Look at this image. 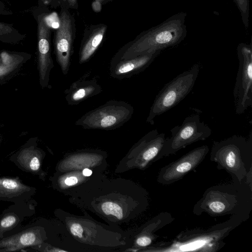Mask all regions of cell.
Segmentation results:
<instances>
[{
    "instance_id": "1",
    "label": "cell",
    "mask_w": 252,
    "mask_h": 252,
    "mask_svg": "<svg viewBox=\"0 0 252 252\" xmlns=\"http://www.w3.org/2000/svg\"><path fill=\"white\" fill-rule=\"evenodd\" d=\"M186 17V12H178L159 24L141 32L117 52L110 63L144 54L161 51L179 44L187 35Z\"/></svg>"
},
{
    "instance_id": "2",
    "label": "cell",
    "mask_w": 252,
    "mask_h": 252,
    "mask_svg": "<svg viewBox=\"0 0 252 252\" xmlns=\"http://www.w3.org/2000/svg\"><path fill=\"white\" fill-rule=\"evenodd\" d=\"M233 183L207 189L193 208L194 214L205 213L214 217L237 215L246 220L252 206V189L237 179Z\"/></svg>"
},
{
    "instance_id": "3",
    "label": "cell",
    "mask_w": 252,
    "mask_h": 252,
    "mask_svg": "<svg viewBox=\"0 0 252 252\" xmlns=\"http://www.w3.org/2000/svg\"><path fill=\"white\" fill-rule=\"evenodd\" d=\"M245 220L237 215L205 229L193 228L181 231L172 242H160L153 251L216 252L225 245L223 240L233 229Z\"/></svg>"
},
{
    "instance_id": "4",
    "label": "cell",
    "mask_w": 252,
    "mask_h": 252,
    "mask_svg": "<svg viewBox=\"0 0 252 252\" xmlns=\"http://www.w3.org/2000/svg\"><path fill=\"white\" fill-rule=\"evenodd\" d=\"M210 160L218 169H224L240 182L252 169V132L248 138L234 135L213 143Z\"/></svg>"
},
{
    "instance_id": "5",
    "label": "cell",
    "mask_w": 252,
    "mask_h": 252,
    "mask_svg": "<svg viewBox=\"0 0 252 252\" xmlns=\"http://www.w3.org/2000/svg\"><path fill=\"white\" fill-rule=\"evenodd\" d=\"M200 70L194 64L165 84L156 96L151 107L146 122L155 124V118L177 105L192 90Z\"/></svg>"
},
{
    "instance_id": "6",
    "label": "cell",
    "mask_w": 252,
    "mask_h": 252,
    "mask_svg": "<svg viewBox=\"0 0 252 252\" xmlns=\"http://www.w3.org/2000/svg\"><path fill=\"white\" fill-rule=\"evenodd\" d=\"M133 112V107L130 104L124 101L110 100L85 114L75 124L85 129L113 130L128 122Z\"/></svg>"
},
{
    "instance_id": "7",
    "label": "cell",
    "mask_w": 252,
    "mask_h": 252,
    "mask_svg": "<svg viewBox=\"0 0 252 252\" xmlns=\"http://www.w3.org/2000/svg\"><path fill=\"white\" fill-rule=\"evenodd\" d=\"M170 131L171 135L166 138L162 150L163 158L175 154L193 143L205 140L212 133L211 129L200 121L198 114L187 117L181 126H177Z\"/></svg>"
},
{
    "instance_id": "8",
    "label": "cell",
    "mask_w": 252,
    "mask_h": 252,
    "mask_svg": "<svg viewBox=\"0 0 252 252\" xmlns=\"http://www.w3.org/2000/svg\"><path fill=\"white\" fill-rule=\"evenodd\" d=\"M238 69L233 89L235 112L243 113L252 105V43H239L237 47Z\"/></svg>"
},
{
    "instance_id": "9",
    "label": "cell",
    "mask_w": 252,
    "mask_h": 252,
    "mask_svg": "<svg viewBox=\"0 0 252 252\" xmlns=\"http://www.w3.org/2000/svg\"><path fill=\"white\" fill-rule=\"evenodd\" d=\"M76 32L74 16L69 9L61 8L59 26L54 34V45L56 61L64 75H66L69 70Z\"/></svg>"
},
{
    "instance_id": "10",
    "label": "cell",
    "mask_w": 252,
    "mask_h": 252,
    "mask_svg": "<svg viewBox=\"0 0 252 252\" xmlns=\"http://www.w3.org/2000/svg\"><path fill=\"white\" fill-rule=\"evenodd\" d=\"M209 151L208 146L203 145L163 166L158 172L157 182L162 185H169L182 179L203 161Z\"/></svg>"
},
{
    "instance_id": "11",
    "label": "cell",
    "mask_w": 252,
    "mask_h": 252,
    "mask_svg": "<svg viewBox=\"0 0 252 252\" xmlns=\"http://www.w3.org/2000/svg\"><path fill=\"white\" fill-rule=\"evenodd\" d=\"M164 133L153 129L143 136L131 149L133 165L144 169L163 158L162 150L166 139Z\"/></svg>"
},
{
    "instance_id": "12",
    "label": "cell",
    "mask_w": 252,
    "mask_h": 252,
    "mask_svg": "<svg viewBox=\"0 0 252 252\" xmlns=\"http://www.w3.org/2000/svg\"><path fill=\"white\" fill-rule=\"evenodd\" d=\"M38 66L40 84L42 88L49 85L51 70L54 67L51 51V27L45 15L37 16Z\"/></svg>"
},
{
    "instance_id": "13",
    "label": "cell",
    "mask_w": 252,
    "mask_h": 252,
    "mask_svg": "<svg viewBox=\"0 0 252 252\" xmlns=\"http://www.w3.org/2000/svg\"><path fill=\"white\" fill-rule=\"evenodd\" d=\"M161 52L155 51L110 63V74L118 79L130 77L147 68Z\"/></svg>"
},
{
    "instance_id": "14",
    "label": "cell",
    "mask_w": 252,
    "mask_h": 252,
    "mask_svg": "<svg viewBox=\"0 0 252 252\" xmlns=\"http://www.w3.org/2000/svg\"><path fill=\"white\" fill-rule=\"evenodd\" d=\"M107 29V25L102 23L86 27L79 51L80 64L88 62L94 56L102 43Z\"/></svg>"
},
{
    "instance_id": "15",
    "label": "cell",
    "mask_w": 252,
    "mask_h": 252,
    "mask_svg": "<svg viewBox=\"0 0 252 252\" xmlns=\"http://www.w3.org/2000/svg\"><path fill=\"white\" fill-rule=\"evenodd\" d=\"M43 231L38 226L26 229L0 240V248L4 251H16L26 247L41 245Z\"/></svg>"
},
{
    "instance_id": "16",
    "label": "cell",
    "mask_w": 252,
    "mask_h": 252,
    "mask_svg": "<svg viewBox=\"0 0 252 252\" xmlns=\"http://www.w3.org/2000/svg\"><path fill=\"white\" fill-rule=\"evenodd\" d=\"M35 189L22 183L19 177H0V200L20 203L28 200Z\"/></svg>"
},
{
    "instance_id": "17",
    "label": "cell",
    "mask_w": 252,
    "mask_h": 252,
    "mask_svg": "<svg viewBox=\"0 0 252 252\" xmlns=\"http://www.w3.org/2000/svg\"><path fill=\"white\" fill-rule=\"evenodd\" d=\"M101 86L95 79H86L83 77L74 82L64 91L65 99L69 105H78L86 99L102 92Z\"/></svg>"
},
{
    "instance_id": "18",
    "label": "cell",
    "mask_w": 252,
    "mask_h": 252,
    "mask_svg": "<svg viewBox=\"0 0 252 252\" xmlns=\"http://www.w3.org/2000/svg\"><path fill=\"white\" fill-rule=\"evenodd\" d=\"M43 153L34 147L22 149L13 159L21 169L34 174H39Z\"/></svg>"
},
{
    "instance_id": "19",
    "label": "cell",
    "mask_w": 252,
    "mask_h": 252,
    "mask_svg": "<svg viewBox=\"0 0 252 252\" xmlns=\"http://www.w3.org/2000/svg\"><path fill=\"white\" fill-rule=\"evenodd\" d=\"M26 37V34L17 30L13 24L0 22V42L16 44Z\"/></svg>"
},
{
    "instance_id": "20",
    "label": "cell",
    "mask_w": 252,
    "mask_h": 252,
    "mask_svg": "<svg viewBox=\"0 0 252 252\" xmlns=\"http://www.w3.org/2000/svg\"><path fill=\"white\" fill-rule=\"evenodd\" d=\"M2 61L0 62V80L6 77L17 68L22 57L6 51L0 53Z\"/></svg>"
},
{
    "instance_id": "21",
    "label": "cell",
    "mask_w": 252,
    "mask_h": 252,
    "mask_svg": "<svg viewBox=\"0 0 252 252\" xmlns=\"http://www.w3.org/2000/svg\"><path fill=\"white\" fill-rule=\"evenodd\" d=\"M24 218L20 213L9 208L8 211L0 216V238H3V234L14 228Z\"/></svg>"
},
{
    "instance_id": "22",
    "label": "cell",
    "mask_w": 252,
    "mask_h": 252,
    "mask_svg": "<svg viewBox=\"0 0 252 252\" xmlns=\"http://www.w3.org/2000/svg\"><path fill=\"white\" fill-rule=\"evenodd\" d=\"M241 17L244 27L247 29L249 26L250 0H233Z\"/></svg>"
},
{
    "instance_id": "23",
    "label": "cell",
    "mask_w": 252,
    "mask_h": 252,
    "mask_svg": "<svg viewBox=\"0 0 252 252\" xmlns=\"http://www.w3.org/2000/svg\"><path fill=\"white\" fill-rule=\"evenodd\" d=\"M44 3L55 4L60 6L61 8L77 9L78 0H42Z\"/></svg>"
},
{
    "instance_id": "24",
    "label": "cell",
    "mask_w": 252,
    "mask_h": 252,
    "mask_svg": "<svg viewBox=\"0 0 252 252\" xmlns=\"http://www.w3.org/2000/svg\"><path fill=\"white\" fill-rule=\"evenodd\" d=\"M79 182L78 178L75 175H71L66 177L63 180L64 184L68 187L73 186L77 185Z\"/></svg>"
},
{
    "instance_id": "25",
    "label": "cell",
    "mask_w": 252,
    "mask_h": 252,
    "mask_svg": "<svg viewBox=\"0 0 252 252\" xmlns=\"http://www.w3.org/2000/svg\"><path fill=\"white\" fill-rule=\"evenodd\" d=\"M13 14V12L5 5L1 0H0V15L8 16Z\"/></svg>"
},
{
    "instance_id": "26",
    "label": "cell",
    "mask_w": 252,
    "mask_h": 252,
    "mask_svg": "<svg viewBox=\"0 0 252 252\" xmlns=\"http://www.w3.org/2000/svg\"><path fill=\"white\" fill-rule=\"evenodd\" d=\"M102 5L97 1H93L92 2V8L96 12H98L101 10Z\"/></svg>"
},
{
    "instance_id": "27",
    "label": "cell",
    "mask_w": 252,
    "mask_h": 252,
    "mask_svg": "<svg viewBox=\"0 0 252 252\" xmlns=\"http://www.w3.org/2000/svg\"><path fill=\"white\" fill-rule=\"evenodd\" d=\"M92 171L87 168H84L82 171V174L85 177H89L92 175Z\"/></svg>"
},
{
    "instance_id": "28",
    "label": "cell",
    "mask_w": 252,
    "mask_h": 252,
    "mask_svg": "<svg viewBox=\"0 0 252 252\" xmlns=\"http://www.w3.org/2000/svg\"><path fill=\"white\" fill-rule=\"evenodd\" d=\"M113 0H93L99 2L101 5H105L110 2L112 1Z\"/></svg>"
},
{
    "instance_id": "29",
    "label": "cell",
    "mask_w": 252,
    "mask_h": 252,
    "mask_svg": "<svg viewBox=\"0 0 252 252\" xmlns=\"http://www.w3.org/2000/svg\"><path fill=\"white\" fill-rule=\"evenodd\" d=\"M1 61H2V58H1V54L0 53V62H1Z\"/></svg>"
},
{
    "instance_id": "30",
    "label": "cell",
    "mask_w": 252,
    "mask_h": 252,
    "mask_svg": "<svg viewBox=\"0 0 252 252\" xmlns=\"http://www.w3.org/2000/svg\"></svg>"
}]
</instances>
